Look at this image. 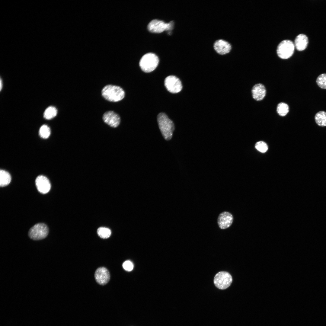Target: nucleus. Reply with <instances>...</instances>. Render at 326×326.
Listing matches in <instances>:
<instances>
[{"label": "nucleus", "mask_w": 326, "mask_h": 326, "mask_svg": "<svg viewBox=\"0 0 326 326\" xmlns=\"http://www.w3.org/2000/svg\"><path fill=\"white\" fill-rule=\"evenodd\" d=\"M157 120L159 128L163 137L166 140H170L174 129L173 122L166 114L163 113L158 114Z\"/></svg>", "instance_id": "obj_1"}, {"label": "nucleus", "mask_w": 326, "mask_h": 326, "mask_svg": "<svg viewBox=\"0 0 326 326\" xmlns=\"http://www.w3.org/2000/svg\"><path fill=\"white\" fill-rule=\"evenodd\" d=\"M102 96L106 100L111 102L121 101L125 96V92L120 87L115 85H107L101 91Z\"/></svg>", "instance_id": "obj_2"}, {"label": "nucleus", "mask_w": 326, "mask_h": 326, "mask_svg": "<svg viewBox=\"0 0 326 326\" xmlns=\"http://www.w3.org/2000/svg\"><path fill=\"white\" fill-rule=\"evenodd\" d=\"M159 62V59L157 55L153 53H148L142 57L139 61V65L144 72H150L156 68Z\"/></svg>", "instance_id": "obj_3"}, {"label": "nucleus", "mask_w": 326, "mask_h": 326, "mask_svg": "<svg viewBox=\"0 0 326 326\" xmlns=\"http://www.w3.org/2000/svg\"><path fill=\"white\" fill-rule=\"evenodd\" d=\"M295 47L294 44L291 41L283 40L277 46L276 52L278 56L283 59H288L293 54Z\"/></svg>", "instance_id": "obj_4"}, {"label": "nucleus", "mask_w": 326, "mask_h": 326, "mask_svg": "<svg viewBox=\"0 0 326 326\" xmlns=\"http://www.w3.org/2000/svg\"><path fill=\"white\" fill-rule=\"evenodd\" d=\"M174 26V22L171 21L168 23H165L164 21L157 19H154L149 24L147 28L148 30L153 33H161L165 30H172Z\"/></svg>", "instance_id": "obj_5"}, {"label": "nucleus", "mask_w": 326, "mask_h": 326, "mask_svg": "<svg viewBox=\"0 0 326 326\" xmlns=\"http://www.w3.org/2000/svg\"><path fill=\"white\" fill-rule=\"evenodd\" d=\"M47 226L43 223L35 224L31 227L28 232V235L31 239L38 240L45 238L48 233Z\"/></svg>", "instance_id": "obj_6"}, {"label": "nucleus", "mask_w": 326, "mask_h": 326, "mask_svg": "<svg viewBox=\"0 0 326 326\" xmlns=\"http://www.w3.org/2000/svg\"><path fill=\"white\" fill-rule=\"evenodd\" d=\"M232 278L229 273L226 271H222L217 273L214 279V283L218 289H224L231 285Z\"/></svg>", "instance_id": "obj_7"}, {"label": "nucleus", "mask_w": 326, "mask_h": 326, "mask_svg": "<svg viewBox=\"0 0 326 326\" xmlns=\"http://www.w3.org/2000/svg\"><path fill=\"white\" fill-rule=\"evenodd\" d=\"M164 84L168 91L172 93H178L182 88L181 82L177 77L174 75L167 77L165 80Z\"/></svg>", "instance_id": "obj_8"}, {"label": "nucleus", "mask_w": 326, "mask_h": 326, "mask_svg": "<svg viewBox=\"0 0 326 326\" xmlns=\"http://www.w3.org/2000/svg\"><path fill=\"white\" fill-rule=\"evenodd\" d=\"M233 221L232 215L230 213L224 211L219 215L217 223L218 226L221 229H225L229 228L232 225Z\"/></svg>", "instance_id": "obj_9"}, {"label": "nucleus", "mask_w": 326, "mask_h": 326, "mask_svg": "<svg viewBox=\"0 0 326 326\" xmlns=\"http://www.w3.org/2000/svg\"><path fill=\"white\" fill-rule=\"evenodd\" d=\"M95 278L99 284L104 285L106 284L110 280V276L109 271L104 267L98 268L94 274Z\"/></svg>", "instance_id": "obj_10"}, {"label": "nucleus", "mask_w": 326, "mask_h": 326, "mask_svg": "<svg viewBox=\"0 0 326 326\" xmlns=\"http://www.w3.org/2000/svg\"><path fill=\"white\" fill-rule=\"evenodd\" d=\"M103 119L105 123L113 128L117 127L120 122L119 116L112 111L105 112L103 115Z\"/></svg>", "instance_id": "obj_11"}, {"label": "nucleus", "mask_w": 326, "mask_h": 326, "mask_svg": "<svg viewBox=\"0 0 326 326\" xmlns=\"http://www.w3.org/2000/svg\"><path fill=\"white\" fill-rule=\"evenodd\" d=\"M35 184L38 191L41 193H48L51 188V184L48 179L43 175L38 176L35 180Z\"/></svg>", "instance_id": "obj_12"}, {"label": "nucleus", "mask_w": 326, "mask_h": 326, "mask_svg": "<svg viewBox=\"0 0 326 326\" xmlns=\"http://www.w3.org/2000/svg\"><path fill=\"white\" fill-rule=\"evenodd\" d=\"M213 47L215 51L221 55H224L229 53L232 49L230 44L227 41L222 39L216 40L214 44Z\"/></svg>", "instance_id": "obj_13"}, {"label": "nucleus", "mask_w": 326, "mask_h": 326, "mask_svg": "<svg viewBox=\"0 0 326 326\" xmlns=\"http://www.w3.org/2000/svg\"><path fill=\"white\" fill-rule=\"evenodd\" d=\"M266 91L264 86L261 83L255 85L251 90L252 96L256 101L262 100L265 97Z\"/></svg>", "instance_id": "obj_14"}, {"label": "nucleus", "mask_w": 326, "mask_h": 326, "mask_svg": "<svg viewBox=\"0 0 326 326\" xmlns=\"http://www.w3.org/2000/svg\"><path fill=\"white\" fill-rule=\"evenodd\" d=\"M308 43V37L305 34H300L296 38L294 44L295 46L298 51H302L307 47Z\"/></svg>", "instance_id": "obj_15"}, {"label": "nucleus", "mask_w": 326, "mask_h": 326, "mask_svg": "<svg viewBox=\"0 0 326 326\" xmlns=\"http://www.w3.org/2000/svg\"><path fill=\"white\" fill-rule=\"evenodd\" d=\"M11 180V177L9 173L5 170H1L0 171V186L4 187L9 184Z\"/></svg>", "instance_id": "obj_16"}, {"label": "nucleus", "mask_w": 326, "mask_h": 326, "mask_svg": "<svg viewBox=\"0 0 326 326\" xmlns=\"http://www.w3.org/2000/svg\"><path fill=\"white\" fill-rule=\"evenodd\" d=\"M315 120L316 123L321 126H326V112L320 111L317 113L315 115Z\"/></svg>", "instance_id": "obj_17"}, {"label": "nucleus", "mask_w": 326, "mask_h": 326, "mask_svg": "<svg viewBox=\"0 0 326 326\" xmlns=\"http://www.w3.org/2000/svg\"><path fill=\"white\" fill-rule=\"evenodd\" d=\"M289 110V106L284 102H280L278 104L276 108V111L280 116H285Z\"/></svg>", "instance_id": "obj_18"}, {"label": "nucleus", "mask_w": 326, "mask_h": 326, "mask_svg": "<svg viewBox=\"0 0 326 326\" xmlns=\"http://www.w3.org/2000/svg\"><path fill=\"white\" fill-rule=\"evenodd\" d=\"M57 110L55 107L50 106L45 111L44 117L46 119L50 120L55 117L57 115Z\"/></svg>", "instance_id": "obj_19"}, {"label": "nucleus", "mask_w": 326, "mask_h": 326, "mask_svg": "<svg viewBox=\"0 0 326 326\" xmlns=\"http://www.w3.org/2000/svg\"><path fill=\"white\" fill-rule=\"evenodd\" d=\"M97 232L99 237L104 239L108 238L111 234V230L105 227L99 228L97 230Z\"/></svg>", "instance_id": "obj_20"}, {"label": "nucleus", "mask_w": 326, "mask_h": 326, "mask_svg": "<svg viewBox=\"0 0 326 326\" xmlns=\"http://www.w3.org/2000/svg\"><path fill=\"white\" fill-rule=\"evenodd\" d=\"M39 133L41 137L43 139H46L49 137L50 135V129L47 125H43L40 128Z\"/></svg>", "instance_id": "obj_21"}, {"label": "nucleus", "mask_w": 326, "mask_h": 326, "mask_svg": "<svg viewBox=\"0 0 326 326\" xmlns=\"http://www.w3.org/2000/svg\"><path fill=\"white\" fill-rule=\"evenodd\" d=\"M316 82L320 88L326 89V73H323L319 75L316 79Z\"/></svg>", "instance_id": "obj_22"}, {"label": "nucleus", "mask_w": 326, "mask_h": 326, "mask_svg": "<svg viewBox=\"0 0 326 326\" xmlns=\"http://www.w3.org/2000/svg\"><path fill=\"white\" fill-rule=\"evenodd\" d=\"M256 149L262 153H264L268 150V146L267 144L262 141L257 142L255 145Z\"/></svg>", "instance_id": "obj_23"}, {"label": "nucleus", "mask_w": 326, "mask_h": 326, "mask_svg": "<svg viewBox=\"0 0 326 326\" xmlns=\"http://www.w3.org/2000/svg\"><path fill=\"white\" fill-rule=\"evenodd\" d=\"M122 266L123 269L128 271H132L133 268V263L129 260H126L123 263Z\"/></svg>", "instance_id": "obj_24"}, {"label": "nucleus", "mask_w": 326, "mask_h": 326, "mask_svg": "<svg viewBox=\"0 0 326 326\" xmlns=\"http://www.w3.org/2000/svg\"><path fill=\"white\" fill-rule=\"evenodd\" d=\"M2 82L1 79H0V91L1 90L2 87Z\"/></svg>", "instance_id": "obj_25"}]
</instances>
